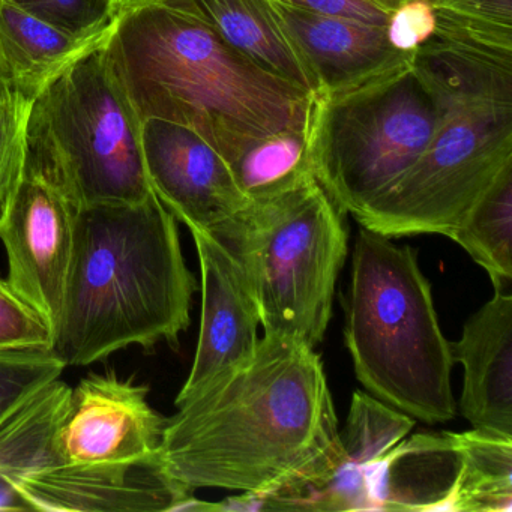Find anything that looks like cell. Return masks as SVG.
<instances>
[{
	"mask_svg": "<svg viewBox=\"0 0 512 512\" xmlns=\"http://www.w3.org/2000/svg\"><path fill=\"white\" fill-rule=\"evenodd\" d=\"M412 416L356 391L346 427L340 431V457L316 484L278 503V509L308 511H373L370 482L374 467L412 430Z\"/></svg>",
	"mask_w": 512,
	"mask_h": 512,
	"instance_id": "cell-15",
	"label": "cell"
},
{
	"mask_svg": "<svg viewBox=\"0 0 512 512\" xmlns=\"http://www.w3.org/2000/svg\"><path fill=\"white\" fill-rule=\"evenodd\" d=\"M452 359L464 367L460 407L476 430L512 437V295L496 290L473 314Z\"/></svg>",
	"mask_w": 512,
	"mask_h": 512,
	"instance_id": "cell-16",
	"label": "cell"
},
{
	"mask_svg": "<svg viewBox=\"0 0 512 512\" xmlns=\"http://www.w3.org/2000/svg\"><path fill=\"white\" fill-rule=\"evenodd\" d=\"M344 337L373 397L427 424L455 418L451 343L415 251L365 227L353 251Z\"/></svg>",
	"mask_w": 512,
	"mask_h": 512,
	"instance_id": "cell-5",
	"label": "cell"
},
{
	"mask_svg": "<svg viewBox=\"0 0 512 512\" xmlns=\"http://www.w3.org/2000/svg\"><path fill=\"white\" fill-rule=\"evenodd\" d=\"M34 101L0 71V224L25 175L26 133Z\"/></svg>",
	"mask_w": 512,
	"mask_h": 512,
	"instance_id": "cell-25",
	"label": "cell"
},
{
	"mask_svg": "<svg viewBox=\"0 0 512 512\" xmlns=\"http://www.w3.org/2000/svg\"><path fill=\"white\" fill-rule=\"evenodd\" d=\"M463 466L458 433H421L374 467L373 511H451Z\"/></svg>",
	"mask_w": 512,
	"mask_h": 512,
	"instance_id": "cell-18",
	"label": "cell"
},
{
	"mask_svg": "<svg viewBox=\"0 0 512 512\" xmlns=\"http://www.w3.org/2000/svg\"><path fill=\"white\" fill-rule=\"evenodd\" d=\"M436 121L413 70L335 103L319 94L311 130L317 182L356 217L415 166Z\"/></svg>",
	"mask_w": 512,
	"mask_h": 512,
	"instance_id": "cell-8",
	"label": "cell"
},
{
	"mask_svg": "<svg viewBox=\"0 0 512 512\" xmlns=\"http://www.w3.org/2000/svg\"><path fill=\"white\" fill-rule=\"evenodd\" d=\"M148 395V385L115 371L83 377L56 436L62 463L124 464L157 454L166 418Z\"/></svg>",
	"mask_w": 512,
	"mask_h": 512,
	"instance_id": "cell-11",
	"label": "cell"
},
{
	"mask_svg": "<svg viewBox=\"0 0 512 512\" xmlns=\"http://www.w3.org/2000/svg\"><path fill=\"white\" fill-rule=\"evenodd\" d=\"M142 146L152 191L188 229L217 235L250 206L229 163L193 131L146 119Z\"/></svg>",
	"mask_w": 512,
	"mask_h": 512,
	"instance_id": "cell-12",
	"label": "cell"
},
{
	"mask_svg": "<svg viewBox=\"0 0 512 512\" xmlns=\"http://www.w3.org/2000/svg\"><path fill=\"white\" fill-rule=\"evenodd\" d=\"M284 2L319 11V13L349 17V19L382 26L388 25L392 14V11L383 7L377 0H284Z\"/></svg>",
	"mask_w": 512,
	"mask_h": 512,
	"instance_id": "cell-30",
	"label": "cell"
},
{
	"mask_svg": "<svg viewBox=\"0 0 512 512\" xmlns=\"http://www.w3.org/2000/svg\"><path fill=\"white\" fill-rule=\"evenodd\" d=\"M25 170L52 182L77 209L134 205L154 196L142 121L109 44L65 71L34 101Z\"/></svg>",
	"mask_w": 512,
	"mask_h": 512,
	"instance_id": "cell-6",
	"label": "cell"
},
{
	"mask_svg": "<svg viewBox=\"0 0 512 512\" xmlns=\"http://www.w3.org/2000/svg\"><path fill=\"white\" fill-rule=\"evenodd\" d=\"M65 368L46 347L0 350V422L47 383L59 379Z\"/></svg>",
	"mask_w": 512,
	"mask_h": 512,
	"instance_id": "cell-26",
	"label": "cell"
},
{
	"mask_svg": "<svg viewBox=\"0 0 512 512\" xmlns=\"http://www.w3.org/2000/svg\"><path fill=\"white\" fill-rule=\"evenodd\" d=\"M16 494L22 511H215L169 475L158 452L133 463L38 467L17 481Z\"/></svg>",
	"mask_w": 512,
	"mask_h": 512,
	"instance_id": "cell-9",
	"label": "cell"
},
{
	"mask_svg": "<svg viewBox=\"0 0 512 512\" xmlns=\"http://www.w3.org/2000/svg\"><path fill=\"white\" fill-rule=\"evenodd\" d=\"M239 55L310 94L319 80L272 0H179Z\"/></svg>",
	"mask_w": 512,
	"mask_h": 512,
	"instance_id": "cell-19",
	"label": "cell"
},
{
	"mask_svg": "<svg viewBox=\"0 0 512 512\" xmlns=\"http://www.w3.org/2000/svg\"><path fill=\"white\" fill-rule=\"evenodd\" d=\"M197 289L178 220L155 194L77 209L53 355L65 367H85L125 347L178 346Z\"/></svg>",
	"mask_w": 512,
	"mask_h": 512,
	"instance_id": "cell-3",
	"label": "cell"
},
{
	"mask_svg": "<svg viewBox=\"0 0 512 512\" xmlns=\"http://www.w3.org/2000/svg\"><path fill=\"white\" fill-rule=\"evenodd\" d=\"M77 208L52 182L25 170L0 241L8 257L10 286L55 331L73 254Z\"/></svg>",
	"mask_w": 512,
	"mask_h": 512,
	"instance_id": "cell-10",
	"label": "cell"
},
{
	"mask_svg": "<svg viewBox=\"0 0 512 512\" xmlns=\"http://www.w3.org/2000/svg\"><path fill=\"white\" fill-rule=\"evenodd\" d=\"M202 272V319L196 356L175 404L247 362L259 344V310L235 254L211 233L191 230Z\"/></svg>",
	"mask_w": 512,
	"mask_h": 512,
	"instance_id": "cell-14",
	"label": "cell"
},
{
	"mask_svg": "<svg viewBox=\"0 0 512 512\" xmlns=\"http://www.w3.org/2000/svg\"><path fill=\"white\" fill-rule=\"evenodd\" d=\"M71 389L59 377L0 422V511H22L16 484L23 475L62 463L56 436Z\"/></svg>",
	"mask_w": 512,
	"mask_h": 512,
	"instance_id": "cell-20",
	"label": "cell"
},
{
	"mask_svg": "<svg viewBox=\"0 0 512 512\" xmlns=\"http://www.w3.org/2000/svg\"><path fill=\"white\" fill-rule=\"evenodd\" d=\"M328 101L346 100L412 70L415 52H398L386 26L272 0Z\"/></svg>",
	"mask_w": 512,
	"mask_h": 512,
	"instance_id": "cell-13",
	"label": "cell"
},
{
	"mask_svg": "<svg viewBox=\"0 0 512 512\" xmlns=\"http://www.w3.org/2000/svg\"><path fill=\"white\" fill-rule=\"evenodd\" d=\"M448 238L488 272L494 289L508 290L512 281V169L494 182Z\"/></svg>",
	"mask_w": 512,
	"mask_h": 512,
	"instance_id": "cell-23",
	"label": "cell"
},
{
	"mask_svg": "<svg viewBox=\"0 0 512 512\" xmlns=\"http://www.w3.org/2000/svg\"><path fill=\"white\" fill-rule=\"evenodd\" d=\"M52 341L50 323L0 278V350L52 349Z\"/></svg>",
	"mask_w": 512,
	"mask_h": 512,
	"instance_id": "cell-27",
	"label": "cell"
},
{
	"mask_svg": "<svg viewBox=\"0 0 512 512\" xmlns=\"http://www.w3.org/2000/svg\"><path fill=\"white\" fill-rule=\"evenodd\" d=\"M119 20L71 31L28 13L11 0H0V71L14 88L37 100L65 71L106 47Z\"/></svg>",
	"mask_w": 512,
	"mask_h": 512,
	"instance_id": "cell-17",
	"label": "cell"
},
{
	"mask_svg": "<svg viewBox=\"0 0 512 512\" xmlns=\"http://www.w3.org/2000/svg\"><path fill=\"white\" fill-rule=\"evenodd\" d=\"M113 16L122 17L130 11L137 10L143 5L154 4L157 0H107Z\"/></svg>",
	"mask_w": 512,
	"mask_h": 512,
	"instance_id": "cell-31",
	"label": "cell"
},
{
	"mask_svg": "<svg viewBox=\"0 0 512 512\" xmlns=\"http://www.w3.org/2000/svg\"><path fill=\"white\" fill-rule=\"evenodd\" d=\"M23 10L53 25L85 31L107 25L113 16L107 0H11Z\"/></svg>",
	"mask_w": 512,
	"mask_h": 512,
	"instance_id": "cell-28",
	"label": "cell"
},
{
	"mask_svg": "<svg viewBox=\"0 0 512 512\" xmlns=\"http://www.w3.org/2000/svg\"><path fill=\"white\" fill-rule=\"evenodd\" d=\"M413 74L436 107V130L415 166L356 215L389 236H449L512 169V56L431 37Z\"/></svg>",
	"mask_w": 512,
	"mask_h": 512,
	"instance_id": "cell-4",
	"label": "cell"
},
{
	"mask_svg": "<svg viewBox=\"0 0 512 512\" xmlns=\"http://www.w3.org/2000/svg\"><path fill=\"white\" fill-rule=\"evenodd\" d=\"M344 212L317 179L251 202L214 235L241 263L266 335L314 349L347 256Z\"/></svg>",
	"mask_w": 512,
	"mask_h": 512,
	"instance_id": "cell-7",
	"label": "cell"
},
{
	"mask_svg": "<svg viewBox=\"0 0 512 512\" xmlns=\"http://www.w3.org/2000/svg\"><path fill=\"white\" fill-rule=\"evenodd\" d=\"M436 32V16L430 0H406L392 11L386 37L398 52H415Z\"/></svg>",
	"mask_w": 512,
	"mask_h": 512,
	"instance_id": "cell-29",
	"label": "cell"
},
{
	"mask_svg": "<svg viewBox=\"0 0 512 512\" xmlns=\"http://www.w3.org/2000/svg\"><path fill=\"white\" fill-rule=\"evenodd\" d=\"M176 407L158 458L191 490L259 494L275 505L322 481L340 457L322 361L287 338L263 335L247 362Z\"/></svg>",
	"mask_w": 512,
	"mask_h": 512,
	"instance_id": "cell-1",
	"label": "cell"
},
{
	"mask_svg": "<svg viewBox=\"0 0 512 512\" xmlns=\"http://www.w3.org/2000/svg\"><path fill=\"white\" fill-rule=\"evenodd\" d=\"M433 37L443 43L512 55V0H430Z\"/></svg>",
	"mask_w": 512,
	"mask_h": 512,
	"instance_id": "cell-24",
	"label": "cell"
},
{
	"mask_svg": "<svg viewBox=\"0 0 512 512\" xmlns=\"http://www.w3.org/2000/svg\"><path fill=\"white\" fill-rule=\"evenodd\" d=\"M319 94L314 97L313 110L304 127L260 140L233 164L236 182L250 203L316 179L311 130Z\"/></svg>",
	"mask_w": 512,
	"mask_h": 512,
	"instance_id": "cell-21",
	"label": "cell"
},
{
	"mask_svg": "<svg viewBox=\"0 0 512 512\" xmlns=\"http://www.w3.org/2000/svg\"><path fill=\"white\" fill-rule=\"evenodd\" d=\"M463 466L451 511H512V437L458 433Z\"/></svg>",
	"mask_w": 512,
	"mask_h": 512,
	"instance_id": "cell-22",
	"label": "cell"
},
{
	"mask_svg": "<svg viewBox=\"0 0 512 512\" xmlns=\"http://www.w3.org/2000/svg\"><path fill=\"white\" fill-rule=\"evenodd\" d=\"M109 52L140 121L187 128L232 167L260 140L304 127L316 94L254 65L179 0L124 14Z\"/></svg>",
	"mask_w": 512,
	"mask_h": 512,
	"instance_id": "cell-2",
	"label": "cell"
}]
</instances>
